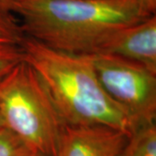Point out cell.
I'll return each mask as SVG.
<instances>
[{
    "instance_id": "obj_13",
    "label": "cell",
    "mask_w": 156,
    "mask_h": 156,
    "mask_svg": "<svg viewBox=\"0 0 156 156\" xmlns=\"http://www.w3.org/2000/svg\"><path fill=\"white\" fill-rule=\"evenodd\" d=\"M5 129H6V128L5 126V124H4V122H3V119L1 117V115H0V133L2 131H4Z\"/></svg>"
},
{
    "instance_id": "obj_3",
    "label": "cell",
    "mask_w": 156,
    "mask_h": 156,
    "mask_svg": "<svg viewBox=\"0 0 156 156\" xmlns=\"http://www.w3.org/2000/svg\"><path fill=\"white\" fill-rule=\"evenodd\" d=\"M0 115L7 129L37 152L56 155L66 124L38 75L23 59L0 80Z\"/></svg>"
},
{
    "instance_id": "obj_2",
    "label": "cell",
    "mask_w": 156,
    "mask_h": 156,
    "mask_svg": "<svg viewBox=\"0 0 156 156\" xmlns=\"http://www.w3.org/2000/svg\"><path fill=\"white\" fill-rule=\"evenodd\" d=\"M19 45L66 125H102L133 133L126 112L102 88L90 54L55 50L24 36Z\"/></svg>"
},
{
    "instance_id": "obj_10",
    "label": "cell",
    "mask_w": 156,
    "mask_h": 156,
    "mask_svg": "<svg viewBox=\"0 0 156 156\" xmlns=\"http://www.w3.org/2000/svg\"><path fill=\"white\" fill-rule=\"evenodd\" d=\"M23 37L15 18L0 16V44H19Z\"/></svg>"
},
{
    "instance_id": "obj_15",
    "label": "cell",
    "mask_w": 156,
    "mask_h": 156,
    "mask_svg": "<svg viewBox=\"0 0 156 156\" xmlns=\"http://www.w3.org/2000/svg\"><path fill=\"white\" fill-rule=\"evenodd\" d=\"M0 16H2V17H5V16H3V15H1V14H0ZM7 18H14V17H7Z\"/></svg>"
},
{
    "instance_id": "obj_1",
    "label": "cell",
    "mask_w": 156,
    "mask_h": 156,
    "mask_svg": "<svg viewBox=\"0 0 156 156\" xmlns=\"http://www.w3.org/2000/svg\"><path fill=\"white\" fill-rule=\"evenodd\" d=\"M10 11L23 36L74 54H93L115 30L146 19L134 0H11Z\"/></svg>"
},
{
    "instance_id": "obj_8",
    "label": "cell",
    "mask_w": 156,
    "mask_h": 156,
    "mask_svg": "<svg viewBox=\"0 0 156 156\" xmlns=\"http://www.w3.org/2000/svg\"><path fill=\"white\" fill-rule=\"evenodd\" d=\"M38 152L9 129L0 133V156H35Z\"/></svg>"
},
{
    "instance_id": "obj_14",
    "label": "cell",
    "mask_w": 156,
    "mask_h": 156,
    "mask_svg": "<svg viewBox=\"0 0 156 156\" xmlns=\"http://www.w3.org/2000/svg\"><path fill=\"white\" fill-rule=\"evenodd\" d=\"M35 156H50V155H47V154H42V153H37V154Z\"/></svg>"
},
{
    "instance_id": "obj_9",
    "label": "cell",
    "mask_w": 156,
    "mask_h": 156,
    "mask_svg": "<svg viewBox=\"0 0 156 156\" xmlns=\"http://www.w3.org/2000/svg\"><path fill=\"white\" fill-rule=\"evenodd\" d=\"M23 59L19 44H0V80Z\"/></svg>"
},
{
    "instance_id": "obj_4",
    "label": "cell",
    "mask_w": 156,
    "mask_h": 156,
    "mask_svg": "<svg viewBox=\"0 0 156 156\" xmlns=\"http://www.w3.org/2000/svg\"><path fill=\"white\" fill-rule=\"evenodd\" d=\"M102 88L137 128L155 123L156 73L137 62L108 54H90Z\"/></svg>"
},
{
    "instance_id": "obj_5",
    "label": "cell",
    "mask_w": 156,
    "mask_h": 156,
    "mask_svg": "<svg viewBox=\"0 0 156 156\" xmlns=\"http://www.w3.org/2000/svg\"><path fill=\"white\" fill-rule=\"evenodd\" d=\"M108 54L137 62L156 73V17L116 29L93 54Z\"/></svg>"
},
{
    "instance_id": "obj_6",
    "label": "cell",
    "mask_w": 156,
    "mask_h": 156,
    "mask_svg": "<svg viewBox=\"0 0 156 156\" xmlns=\"http://www.w3.org/2000/svg\"><path fill=\"white\" fill-rule=\"evenodd\" d=\"M129 135L102 126L65 125L55 156H120Z\"/></svg>"
},
{
    "instance_id": "obj_7",
    "label": "cell",
    "mask_w": 156,
    "mask_h": 156,
    "mask_svg": "<svg viewBox=\"0 0 156 156\" xmlns=\"http://www.w3.org/2000/svg\"><path fill=\"white\" fill-rule=\"evenodd\" d=\"M120 156H156L155 123L134 130Z\"/></svg>"
},
{
    "instance_id": "obj_12",
    "label": "cell",
    "mask_w": 156,
    "mask_h": 156,
    "mask_svg": "<svg viewBox=\"0 0 156 156\" xmlns=\"http://www.w3.org/2000/svg\"><path fill=\"white\" fill-rule=\"evenodd\" d=\"M11 0H0V14L7 17H14L10 11Z\"/></svg>"
},
{
    "instance_id": "obj_11",
    "label": "cell",
    "mask_w": 156,
    "mask_h": 156,
    "mask_svg": "<svg viewBox=\"0 0 156 156\" xmlns=\"http://www.w3.org/2000/svg\"><path fill=\"white\" fill-rule=\"evenodd\" d=\"M140 11L141 15L146 18L155 15L156 0H134Z\"/></svg>"
}]
</instances>
